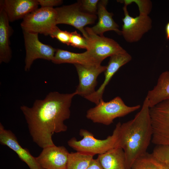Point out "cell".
<instances>
[{"mask_svg":"<svg viewBox=\"0 0 169 169\" xmlns=\"http://www.w3.org/2000/svg\"><path fill=\"white\" fill-rule=\"evenodd\" d=\"M76 92L62 94L49 93L43 100H36L31 107H20L33 142L43 149L55 145L52 138L54 133L66 131L64 121L69 118L70 108Z\"/></svg>","mask_w":169,"mask_h":169,"instance_id":"1","label":"cell"},{"mask_svg":"<svg viewBox=\"0 0 169 169\" xmlns=\"http://www.w3.org/2000/svg\"><path fill=\"white\" fill-rule=\"evenodd\" d=\"M148 101L146 97L140 111L132 119L121 124L119 146L124 150L126 169L146 154L151 141L153 131Z\"/></svg>","mask_w":169,"mask_h":169,"instance_id":"2","label":"cell"},{"mask_svg":"<svg viewBox=\"0 0 169 169\" xmlns=\"http://www.w3.org/2000/svg\"><path fill=\"white\" fill-rule=\"evenodd\" d=\"M121 124L120 122L118 123L112 134L104 140L96 139L87 130L81 129L79 134L83 138L78 141L75 138L73 137L68 141V145L77 151L93 156L103 154L119 146V129Z\"/></svg>","mask_w":169,"mask_h":169,"instance_id":"3","label":"cell"},{"mask_svg":"<svg viewBox=\"0 0 169 169\" xmlns=\"http://www.w3.org/2000/svg\"><path fill=\"white\" fill-rule=\"evenodd\" d=\"M140 107L139 105L128 106L120 97L117 96L108 102L100 100L96 106L87 110L86 117L94 123L109 125L115 118L123 117Z\"/></svg>","mask_w":169,"mask_h":169,"instance_id":"4","label":"cell"},{"mask_svg":"<svg viewBox=\"0 0 169 169\" xmlns=\"http://www.w3.org/2000/svg\"><path fill=\"white\" fill-rule=\"evenodd\" d=\"M55 8L41 7L26 15L21 23L23 31L49 36L57 27Z\"/></svg>","mask_w":169,"mask_h":169,"instance_id":"5","label":"cell"},{"mask_svg":"<svg viewBox=\"0 0 169 169\" xmlns=\"http://www.w3.org/2000/svg\"><path fill=\"white\" fill-rule=\"evenodd\" d=\"M152 128L151 142L169 146V99L150 108Z\"/></svg>","mask_w":169,"mask_h":169,"instance_id":"6","label":"cell"},{"mask_svg":"<svg viewBox=\"0 0 169 169\" xmlns=\"http://www.w3.org/2000/svg\"><path fill=\"white\" fill-rule=\"evenodd\" d=\"M55 9L57 13V24H64L72 26L79 30L84 37L88 38V34L84 27L94 23L97 18L96 15L84 12L78 1Z\"/></svg>","mask_w":169,"mask_h":169,"instance_id":"7","label":"cell"},{"mask_svg":"<svg viewBox=\"0 0 169 169\" xmlns=\"http://www.w3.org/2000/svg\"><path fill=\"white\" fill-rule=\"evenodd\" d=\"M85 29L88 35L86 50L100 63L108 57L127 52L113 39L95 34L90 28L86 27Z\"/></svg>","mask_w":169,"mask_h":169,"instance_id":"8","label":"cell"},{"mask_svg":"<svg viewBox=\"0 0 169 169\" xmlns=\"http://www.w3.org/2000/svg\"><path fill=\"white\" fill-rule=\"evenodd\" d=\"M127 5L124 4L123 8L125 16L122 19L121 34L127 42L132 43L140 40L151 29L152 22L148 14L142 12L135 18L132 17L127 10Z\"/></svg>","mask_w":169,"mask_h":169,"instance_id":"9","label":"cell"},{"mask_svg":"<svg viewBox=\"0 0 169 169\" xmlns=\"http://www.w3.org/2000/svg\"><path fill=\"white\" fill-rule=\"evenodd\" d=\"M26 50L24 70L29 71L33 61L40 59L52 61L57 49L41 42L38 33L23 31Z\"/></svg>","mask_w":169,"mask_h":169,"instance_id":"10","label":"cell"},{"mask_svg":"<svg viewBox=\"0 0 169 169\" xmlns=\"http://www.w3.org/2000/svg\"><path fill=\"white\" fill-rule=\"evenodd\" d=\"M78 74L79 83L75 91L77 95L85 98L95 91L97 84V78L104 72L106 66H86L74 64Z\"/></svg>","mask_w":169,"mask_h":169,"instance_id":"11","label":"cell"},{"mask_svg":"<svg viewBox=\"0 0 169 169\" xmlns=\"http://www.w3.org/2000/svg\"><path fill=\"white\" fill-rule=\"evenodd\" d=\"M69 153L64 146L54 145L43 148L36 158L42 169H66Z\"/></svg>","mask_w":169,"mask_h":169,"instance_id":"12","label":"cell"},{"mask_svg":"<svg viewBox=\"0 0 169 169\" xmlns=\"http://www.w3.org/2000/svg\"><path fill=\"white\" fill-rule=\"evenodd\" d=\"M0 143L15 152L30 169H42L38 162L36 157L33 156L27 149L21 146L15 134L10 130L5 129L1 123H0Z\"/></svg>","mask_w":169,"mask_h":169,"instance_id":"13","label":"cell"},{"mask_svg":"<svg viewBox=\"0 0 169 169\" xmlns=\"http://www.w3.org/2000/svg\"><path fill=\"white\" fill-rule=\"evenodd\" d=\"M131 59V56L127 52L111 56L104 71V82L94 93L85 98L96 105L98 104L100 100L103 99V95L105 88L113 76L121 67L130 61Z\"/></svg>","mask_w":169,"mask_h":169,"instance_id":"14","label":"cell"},{"mask_svg":"<svg viewBox=\"0 0 169 169\" xmlns=\"http://www.w3.org/2000/svg\"><path fill=\"white\" fill-rule=\"evenodd\" d=\"M37 0H3L0 7L6 12L9 22L23 18L38 8Z\"/></svg>","mask_w":169,"mask_h":169,"instance_id":"15","label":"cell"},{"mask_svg":"<svg viewBox=\"0 0 169 169\" xmlns=\"http://www.w3.org/2000/svg\"><path fill=\"white\" fill-rule=\"evenodd\" d=\"M51 61L57 64L68 63L86 66L101 65V63L93 57L87 50L84 52L78 53L57 49L54 58Z\"/></svg>","mask_w":169,"mask_h":169,"instance_id":"16","label":"cell"},{"mask_svg":"<svg viewBox=\"0 0 169 169\" xmlns=\"http://www.w3.org/2000/svg\"><path fill=\"white\" fill-rule=\"evenodd\" d=\"M5 10L0 7V63H8L12 58L10 38L13 30Z\"/></svg>","mask_w":169,"mask_h":169,"instance_id":"17","label":"cell"},{"mask_svg":"<svg viewBox=\"0 0 169 169\" xmlns=\"http://www.w3.org/2000/svg\"><path fill=\"white\" fill-rule=\"evenodd\" d=\"M108 2L107 0L99 1L97 12L98 22L90 28L94 33L101 36L103 35L104 33L111 30L121 34V31L119 29L118 25L112 18L113 14L108 12L106 9Z\"/></svg>","mask_w":169,"mask_h":169,"instance_id":"18","label":"cell"},{"mask_svg":"<svg viewBox=\"0 0 169 169\" xmlns=\"http://www.w3.org/2000/svg\"><path fill=\"white\" fill-rule=\"evenodd\" d=\"M146 98L150 108L169 99V71H164L160 74L156 85L148 91Z\"/></svg>","mask_w":169,"mask_h":169,"instance_id":"19","label":"cell"},{"mask_svg":"<svg viewBox=\"0 0 169 169\" xmlns=\"http://www.w3.org/2000/svg\"><path fill=\"white\" fill-rule=\"evenodd\" d=\"M97 159L104 169H126L125 153L120 146L99 155Z\"/></svg>","mask_w":169,"mask_h":169,"instance_id":"20","label":"cell"},{"mask_svg":"<svg viewBox=\"0 0 169 169\" xmlns=\"http://www.w3.org/2000/svg\"><path fill=\"white\" fill-rule=\"evenodd\" d=\"M93 156L79 151L69 153L66 169H86L93 159Z\"/></svg>","mask_w":169,"mask_h":169,"instance_id":"21","label":"cell"},{"mask_svg":"<svg viewBox=\"0 0 169 169\" xmlns=\"http://www.w3.org/2000/svg\"><path fill=\"white\" fill-rule=\"evenodd\" d=\"M131 169H169L157 160L152 153L146 152L137 159Z\"/></svg>","mask_w":169,"mask_h":169,"instance_id":"22","label":"cell"},{"mask_svg":"<svg viewBox=\"0 0 169 169\" xmlns=\"http://www.w3.org/2000/svg\"><path fill=\"white\" fill-rule=\"evenodd\" d=\"M154 156L169 169V146H156L151 153Z\"/></svg>","mask_w":169,"mask_h":169,"instance_id":"23","label":"cell"},{"mask_svg":"<svg viewBox=\"0 0 169 169\" xmlns=\"http://www.w3.org/2000/svg\"><path fill=\"white\" fill-rule=\"evenodd\" d=\"M70 45L79 49H88L87 39L76 31L70 33Z\"/></svg>","mask_w":169,"mask_h":169,"instance_id":"24","label":"cell"},{"mask_svg":"<svg viewBox=\"0 0 169 169\" xmlns=\"http://www.w3.org/2000/svg\"><path fill=\"white\" fill-rule=\"evenodd\" d=\"M81 8L84 12L90 14H97L98 0H82L79 1Z\"/></svg>","mask_w":169,"mask_h":169,"instance_id":"25","label":"cell"},{"mask_svg":"<svg viewBox=\"0 0 169 169\" xmlns=\"http://www.w3.org/2000/svg\"><path fill=\"white\" fill-rule=\"evenodd\" d=\"M50 36L53 38H56L63 44L70 45V33L67 31L61 30L57 27Z\"/></svg>","mask_w":169,"mask_h":169,"instance_id":"26","label":"cell"},{"mask_svg":"<svg viewBox=\"0 0 169 169\" xmlns=\"http://www.w3.org/2000/svg\"><path fill=\"white\" fill-rule=\"evenodd\" d=\"M119 2L124 3L127 5L132 2L137 5L140 12H142L148 14L150 13L152 7V4L149 0H120Z\"/></svg>","mask_w":169,"mask_h":169,"instance_id":"27","label":"cell"},{"mask_svg":"<svg viewBox=\"0 0 169 169\" xmlns=\"http://www.w3.org/2000/svg\"><path fill=\"white\" fill-rule=\"evenodd\" d=\"M41 7L53 8V7L60 5L63 2L61 0H37Z\"/></svg>","mask_w":169,"mask_h":169,"instance_id":"28","label":"cell"},{"mask_svg":"<svg viewBox=\"0 0 169 169\" xmlns=\"http://www.w3.org/2000/svg\"><path fill=\"white\" fill-rule=\"evenodd\" d=\"M86 169H104L98 160L94 159L91 161L89 166Z\"/></svg>","mask_w":169,"mask_h":169,"instance_id":"29","label":"cell"},{"mask_svg":"<svg viewBox=\"0 0 169 169\" xmlns=\"http://www.w3.org/2000/svg\"><path fill=\"white\" fill-rule=\"evenodd\" d=\"M165 30L166 38L167 39H169V22L166 26Z\"/></svg>","mask_w":169,"mask_h":169,"instance_id":"30","label":"cell"}]
</instances>
